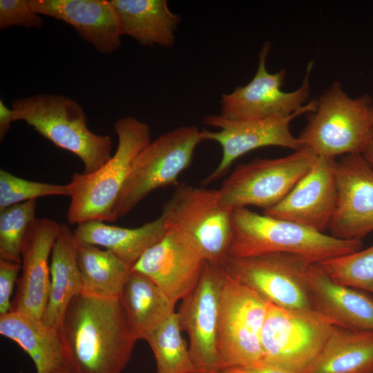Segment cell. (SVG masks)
Segmentation results:
<instances>
[{
  "label": "cell",
  "instance_id": "cell-32",
  "mask_svg": "<svg viewBox=\"0 0 373 373\" xmlns=\"http://www.w3.org/2000/svg\"><path fill=\"white\" fill-rule=\"evenodd\" d=\"M43 19L30 6V0H1L0 28L12 26L40 28Z\"/></svg>",
  "mask_w": 373,
  "mask_h": 373
},
{
  "label": "cell",
  "instance_id": "cell-16",
  "mask_svg": "<svg viewBox=\"0 0 373 373\" xmlns=\"http://www.w3.org/2000/svg\"><path fill=\"white\" fill-rule=\"evenodd\" d=\"M335 162L336 158L318 156L289 193L262 213L325 233L336 204Z\"/></svg>",
  "mask_w": 373,
  "mask_h": 373
},
{
  "label": "cell",
  "instance_id": "cell-27",
  "mask_svg": "<svg viewBox=\"0 0 373 373\" xmlns=\"http://www.w3.org/2000/svg\"><path fill=\"white\" fill-rule=\"evenodd\" d=\"M77 259L82 293L103 297H120L132 267L111 251L77 242Z\"/></svg>",
  "mask_w": 373,
  "mask_h": 373
},
{
  "label": "cell",
  "instance_id": "cell-1",
  "mask_svg": "<svg viewBox=\"0 0 373 373\" xmlns=\"http://www.w3.org/2000/svg\"><path fill=\"white\" fill-rule=\"evenodd\" d=\"M57 332L70 373H122L137 341L119 298L82 292L69 303Z\"/></svg>",
  "mask_w": 373,
  "mask_h": 373
},
{
  "label": "cell",
  "instance_id": "cell-22",
  "mask_svg": "<svg viewBox=\"0 0 373 373\" xmlns=\"http://www.w3.org/2000/svg\"><path fill=\"white\" fill-rule=\"evenodd\" d=\"M120 23L122 35L142 46L170 48L181 17L173 12L166 0H111Z\"/></svg>",
  "mask_w": 373,
  "mask_h": 373
},
{
  "label": "cell",
  "instance_id": "cell-25",
  "mask_svg": "<svg viewBox=\"0 0 373 373\" xmlns=\"http://www.w3.org/2000/svg\"><path fill=\"white\" fill-rule=\"evenodd\" d=\"M303 373H373V332L334 325Z\"/></svg>",
  "mask_w": 373,
  "mask_h": 373
},
{
  "label": "cell",
  "instance_id": "cell-24",
  "mask_svg": "<svg viewBox=\"0 0 373 373\" xmlns=\"http://www.w3.org/2000/svg\"><path fill=\"white\" fill-rule=\"evenodd\" d=\"M0 334L29 355L36 373H55L66 368L58 332L41 318L10 310L0 315Z\"/></svg>",
  "mask_w": 373,
  "mask_h": 373
},
{
  "label": "cell",
  "instance_id": "cell-29",
  "mask_svg": "<svg viewBox=\"0 0 373 373\" xmlns=\"http://www.w3.org/2000/svg\"><path fill=\"white\" fill-rule=\"evenodd\" d=\"M318 264L336 282L373 297V245Z\"/></svg>",
  "mask_w": 373,
  "mask_h": 373
},
{
  "label": "cell",
  "instance_id": "cell-2",
  "mask_svg": "<svg viewBox=\"0 0 373 373\" xmlns=\"http://www.w3.org/2000/svg\"><path fill=\"white\" fill-rule=\"evenodd\" d=\"M233 234L229 256L248 257L268 254H292L311 263L361 249V240H345L300 224L247 208L231 212Z\"/></svg>",
  "mask_w": 373,
  "mask_h": 373
},
{
  "label": "cell",
  "instance_id": "cell-19",
  "mask_svg": "<svg viewBox=\"0 0 373 373\" xmlns=\"http://www.w3.org/2000/svg\"><path fill=\"white\" fill-rule=\"evenodd\" d=\"M313 308L334 325L373 332V297L331 278L318 263H307L302 273Z\"/></svg>",
  "mask_w": 373,
  "mask_h": 373
},
{
  "label": "cell",
  "instance_id": "cell-9",
  "mask_svg": "<svg viewBox=\"0 0 373 373\" xmlns=\"http://www.w3.org/2000/svg\"><path fill=\"white\" fill-rule=\"evenodd\" d=\"M269 302L226 274L218 312L220 372L262 362L261 332Z\"/></svg>",
  "mask_w": 373,
  "mask_h": 373
},
{
  "label": "cell",
  "instance_id": "cell-34",
  "mask_svg": "<svg viewBox=\"0 0 373 373\" xmlns=\"http://www.w3.org/2000/svg\"><path fill=\"white\" fill-rule=\"evenodd\" d=\"M220 373H291L283 369L260 362L256 364L228 368Z\"/></svg>",
  "mask_w": 373,
  "mask_h": 373
},
{
  "label": "cell",
  "instance_id": "cell-36",
  "mask_svg": "<svg viewBox=\"0 0 373 373\" xmlns=\"http://www.w3.org/2000/svg\"><path fill=\"white\" fill-rule=\"evenodd\" d=\"M362 155L368 163L373 166V140L365 149Z\"/></svg>",
  "mask_w": 373,
  "mask_h": 373
},
{
  "label": "cell",
  "instance_id": "cell-33",
  "mask_svg": "<svg viewBox=\"0 0 373 373\" xmlns=\"http://www.w3.org/2000/svg\"><path fill=\"white\" fill-rule=\"evenodd\" d=\"M21 269V263L0 260V315L11 310L10 299Z\"/></svg>",
  "mask_w": 373,
  "mask_h": 373
},
{
  "label": "cell",
  "instance_id": "cell-14",
  "mask_svg": "<svg viewBox=\"0 0 373 373\" xmlns=\"http://www.w3.org/2000/svg\"><path fill=\"white\" fill-rule=\"evenodd\" d=\"M225 277L222 265L206 262L198 285L177 312L181 329L189 337L193 373H220L217 329Z\"/></svg>",
  "mask_w": 373,
  "mask_h": 373
},
{
  "label": "cell",
  "instance_id": "cell-5",
  "mask_svg": "<svg viewBox=\"0 0 373 373\" xmlns=\"http://www.w3.org/2000/svg\"><path fill=\"white\" fill-rule=\"evenodd\" d=\"M13 120L23 121L57 146L76 155L84 173L97 171L111 157L109 135L93 133L82 106L64 95L40 94L14 100Z\"/></svg>",
  "mask_w": 373,
  "mask_h": 373
},
{
  "label": "cell",
  "instance_id": "cell-30",
  "mask_svg": "<svg viewBox=\"0 0 373 373\" xmlns=\"http://www.w3.org/2000/svg\"><path fill=\"white\" fill-rule=\"evenodd\" d=\"M36 206L32 200L0 211V260L21 263L23 240L35 219Z\"/></svg>",
  "mask_w": 373,
  "mask_h": 373
},
{
  "label": "cell",
  "instance_id": "cell-15",
  "mask_svg": "<svg viewBox=\"0 0 373 373\" xmlns=\"http://www.w3.org/2000/svg\"><path fill=\"white\" fill-rule=\"evenodd\" d=\"M336 204L329 228L330 236L361 240L373 232V169L362 154L336 160Z\"/></svg>",
  "mask_w": 373,
  "mask_h": 373
},
{
  "label": "cell",
  "instance_id": "cell-13",
  "mask_svg": "<svg viewBox=\"0 0 373 373\" xmlns=\"http://www.w3.org/2000/svg\"><path fill=\"white\" fill-rule=\"evenodd\" d=\"M311 263L287 254L248 257L228 256L222 265L226 274L251 288L269 303L297 310L314 309L304 286L302 273Z\"/></svg>",
  "mask_w": 373,
  "mask_h": 373
},
{
  "label": "cell",
  "instance_id": "cell-6",
  "mask_svg": "<svg viewBox=\"0 0 373 373\" xmlns=\"http://www.w3.org/2000/svg\"><path fill=\"white\" fill-rule=\"evenodd\" d=\"M231 212L222 204L218 190L182 184L161 215L168 231L187 239L206 262L222 265L232 239Z\"/></svg>",
  "mask_w": 373,
  "mask_h": 373
},
{
  "label": "cell",
  "instance_id": "cell-31",
  "mask_svg": "<svg viewBox=\"0 0 373 373\" xmlns=\"http://www.w3.org/2000/svg\"><path fill=\"white\" fill-rule=\"evenodd\" d=\"M68 184L28 180L0 170V211L13 204L50 195L70 196Z\"/></svg>",
  "mask_w": 373,
  "mask_h": 373
},
{
  "label": "cell",
  "instance_id": "cell-26",
  "mask_svg": "<svg viewBox=\"0 0 373 373\" xmlns=\"http://www.w3.org/2000/svg\"><path fill=\"white\" fill-rule=\"evenodd\" d=\"M128 327L137 341L175 312V303L150 278L131 271L120 297Z\"/></svg>",
  "mask_w": 373,
  "mask_h": 373
},
{
  "label": "cell",
  "instance_id": "cell-10",
  "mask_svg": "<svg viewBox=\"0 0 373 373\" xmlns=\"http://www.w3.org/2000/svg\"><path fill=\"white\" fill-rule=\"evenodd\" d=\"M334 326L314 309H290L269 303L260 336L262 362L303 373Z\"/></svg>",
  "mask_w": 373,
  "mask_h": 373
},
{
  "label": "cell",
  "instance_id": "cell-8",
  "mask_svg": "<svg viewBox=\"0 0 373 373\" xmlns=\"http://www.w3.org/2000/svg\"><path fill=\"white\" fill-rule=\"evenodd\" d=\"M317 157L302 148L285 157L256 158L239 164L218 189L220 202L231 211L248 206L269 209L289 193Z\"/></svg>",
  "mask_w": 373,
  "mask_h": 373
},
{
  "label": "cell",
  "instance_id": "cell-18",
  "mask_svg": "<svg viewBox=\"0 0 373 373\" xmlns=\"http://www.w3.org/2000/svg\"><path fill=\"white\" fill-rule=\"evenodd\" d=\"M60 229V224L37 218L30 224L23 240L21 274L11 310L42 318L50 291L48 258Z\"/></svg>",
  "mask_w": 373,
  "mask_h": 373
},
{
  "label": "cell",
  "instance_id": "cell-12",
  "mask_svg": "<svg viewBox=\"0 0 373 373\" xmlns=\"http://www.w3.org/2000/svg\"><path fill=\"white\" fill-rule=\"evenodd\" d=\"M271 43L264 44L258 54V64L251 80L238 86L229 93H223L220 99V115L232 119H264L291 115L307 103L309 92V77L313 66L308 64L300 86L294 91L281 89L286 73L284 69L270 73L266 60Z\"/></svg>",
  "mask_w": 373,
  "mask_h": 373
},
{
  "label": "cell",
  "instance_id": "cell-28",
  "mask_svg": "<svg viewBox=\"0 0 373 373\" xmlns=\"http://www.w3.org/2000/svg\"><path fill=\"white\" fill-rule=\"evenodd\" d=\"M177 312L169 315L145 337L153 354L157 373H193L189 345L182 336Z\"/></svg>",
  "mask_w": 373,
  "mask_h": 373
},
{
  "label": "cell",
  "instance_id": "cell-20",
  "mask_svg": "<svg viewBox=\"0 0 373 373\" xmlns=\"http://www.w3.org/2000/svg\"><path fill=\"white\" fill-rule=\"evenodd\" d=\"M32 10L70 25L103 54L115 51L122 35L117 13L107 0H30Z\"/></svg>",
  "mask_w": 373,
  "mask_h": 373
},
{
  "label": "cell",
  "instance_id": "cell-37",
  "mask_svg": "<svg viewBox=\"0 0 373 373\" xmlns=\"http://www.w3.org/2000/svg\"><path fill=\"white\" fill-rule=\"evenodd\" d=\"M55 373H70L68 370H67L66 368H64L62 370H60Z\"/></svg>",
  "mask_w": 373,
  "mask_h": 373
},
{
  "label": "cell",
  "instance_id": "cell-21",
  "mask_svg": "<svg viewBox=\"0 0 373 373\" xmlns=\"http://www.w3.org/2000/svg\"><path fill=\"white\" fill-rule=\"evenodd\" d=\"M77 242L104 247L133 267L143 254L167 233L163 216L136 228L111 225L99 220L77 224Z\"/></svg>",
  "mask_w": 373,
  "mask_h": 373
},
{
  "label": "cell",
  "instance_id": "cell-4",
  "mask_svg": "<svg viewBox=\"0 0 373 373\" xmlns=\"http://www.w3.org/2000/svg\"><path fill=\"white\" fill-rule=\"evenodd\" d=\"M298 138L317 156L362 154L373 140L372 97L351 98L339 82H333L316 100Z\"/></svg>",
  "mask_w": 373,
  "mask_h": 373
},
{
  "label": "cell",
  "instance_id": "cell-17",
  "mask_svg": "<svg viewBox=\"0 0 373 373\" xmlns=\"http://www.w3.org/2000/svg\"><path fill=\"white\" fill-rule=\"evenodd\" d=\"M206 261L185 238L168 231L149 249L132 270L150 278L175 303L198 285Z\"/></svg>",
  "mask_w": 373,
  "mask_h": 373
},
{
  "label": "cell",
  "instance_id": "cell-35",
  "mask_svg": "<svg viewBox=\"0 0 373 373\" xmlns=\"http://www.w3.org/2000/svg\"><path fill=\"white\" fill-rule=\"evenodd\" d=\"M13 120L12 108H8L3 102L0 100V140L1 141L10 128Z\"/></svg>",
  "mask_w": 373,
  "mask_h": 373
},
{
  "label": "cell",
  "instance_id": "cell-7",
  "mask_svg": "<svg viewBox=\"0 0 373 373\" xmlns=\"http://www.w3.org/2000/svg\"><path fill=\"white\" fill-rule=\"evenodd\" d=\"M203 141L202 131L196 126H180L151 141L133 164L115 206L116 220L155 189L175 184Z\"/></svg>",
  "mask_w": 373,
  "mask_h": 373
},
{
  "label": "cell",
  "instance_id": "cell-3",
  "mask_svg": "<svg viewBox=\"0 0 373 373\" xmlns=\"http://www.w3.org/2000/svg\"><path fill=\"white\" fill-rule=\"evenodd\" d=\"M114 128L118 141L113 155L95 171L75 173L68 184L70 203L67 218L70 224L116 220L118 198L135 158L151 142V131L147 124L133 117L118 119Z\"/></svg>",
  "mask_w": 373,
  "mask_h": 373
},
{
  "label": "cell",
  "instance_id": "cell-11",
  "mask_svg": "<svg viewBox=\"0 0 373 373\" xmlns=\"http://www.w3.org/2000/svg\"><path fill=\"white\" fill-rule=\"evenodd\" d=\"M316 100L307 103L290 116L264 119H232L220 115H209L203 119L206 125L218 131H202L204 141L211 140L222 148V157L214 170L201 182L210 184L224 176L231 165L249 151L266 146H280L294 151L303 148L298 137L290 131V123L303 113L315 110Z\"/></svg>",
  "mask_w": 373,
  "mask_h": 373
},
{
  "label": "cell",
  "instance_id": "cell-23",
  "mask_svg": "<svg viewBox=\"0 0 373 373\" xmlns=\"http://www.w3.org/2000/svg\"><path fill=\"white\" fill-rule=\"evenodd\" d=\"M50 272V291L41 321L57 331L69 303L82 291L77 241L73 231L66 224H60L52 250Z\"/></svg>",
  "mask_w": 373,
  "mask_h": 373
}]
</instances>
